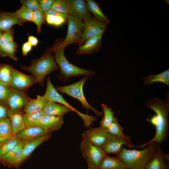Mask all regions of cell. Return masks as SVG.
Wrapping results in <instances>:
<instances>
[{"label": "cell", "mask_w": 169, "mask_h": 169, "mask_svg": "<svg viewBox=\"0 0 169 169\" xmlns=\"http://www.w3.org/2000/svg\"><path fill=\"white\" fill-rule=\"evenodd\" d=\"M70 6L69 15L84 21L92 17L87 9L86 3L83 0H69Z\"/></svg>", "instance_id": "obj_15"}, {"label": "cell", "mask_w": 169, "mask_h": 169, "mask_svg": "<svg viewBox=\"0 0 169 169\" xmlns=\"http://www.w3.org/2000/svg\"><path fill=\"white\" fill-rule=\"evenodd\" d=\"M87 169H100L98 167L95 166H88Z\"/></svg>", "instance_id": "obj_49"}, {"label": "cell", "mask_w": 169, "mask_h": 169, "mask_svg": "<svg viewBox=\"0 0 169 169\" xmlns=\"http://www.w3.org/2000/svg\"><path fill=\"white\" fill-rule=\"evenodd\" d=\"M16 11L20 18L24 22H32L33 11L22 5Z\"/></svg>", "instance_id": "obj_37"}, {"label": "cell", "mask_w": 169, "mask_h": 169, "mask_svg": "<svg viewBox=\"0 0 169 169\" xmlns=\"http://www.w3.org/2000/svg\"><path fill=\"white\" fill-rule=\"evenodd\" d=\"M14 68L9 64H0V83L8 87L12 79Z\"/></svg>", "instance_id": "obj_27"}, {"label": "cell", "mask_w": 169, "mask_h": 169, "mask_svg": "<svg viewBox=\"0 0 169 169\" xmlns=\"http://www.w3.org/2000/svg\"><path fill=\"white\" fill-rule=\"evenodd\" d=\"M143 81L145 85L160 82L169 86V69H168L157 74L149 75L144 78Z\"/></svg>", "instance_id": "obj_26"}, {"label": "cell", "mask_w": 169, "mask_h": 169, "mask_svg": "<svg viewBox=\"0 0 169 169\" xmlns=\"http://www.w3.org/2000/svg\"><path fill=\"white\" fill-rule=\"evenodd\" d=\"M101 106L103 109V117L100 122V127L106 129L113 122L115 117V113L111 108L103 103Z\"/></svg>", "instance_id": "obj_28"}, {"label": "cell", "mask_w": 169, "mask_h": 169, "mask_svg": "<svg viewBox=\"0 0 169 169\" xmlns=\"http://www.w3.org/2000/svg\"><path fill=\"white\" fill-rule=\"evenodd\" d=\"M66 21L67 32L66 37L63 40L62 46L65 48L68 45L74 43L80 46L84 27L82 20L69 15Z\"/></svg>", "instance_id": "obj_7"}, {"label": "cell", "mask_w": 169, "mask_h": 169, "mask_svg": "<svg viewBox=\"0 0 169 169\" xmlns=\"http://www.w3.org/2000/svg\"><path fill=\"white\" fill-rule=\"evenodd\" d=\"M67 18L61 16H54L46 14V21L50 25L59 26L64 24Z\"/></svg>", "instance_id": "obj_39"}, {"label": "cell", "mask_w": 169, "mask_h": 169, "mask_svg": "<svg viewBox=\"0 0 169 169\" xmlns=\"http://www.w3.org/2000/svg\"><path fill=\"white\" fill-rule=\"evenodd\" d=\"M37 83H38V80L36 78L24 74L14 68L12 79L8 87L25 91Z\"/></svg>", "instance_id": "obj_9"}, {"label": "cell", "mask_w": 169, "mask_h": 169, "mask_svg": "<svg viewBox=\"0 0 169 169\" xmlns=\"http://www.w3.org/2000/svg\"><path fill=\"white\" fill-rule=\"evenodd\" d=\"M14 30L13 28L3 32L0 38L1 47L14 41Z\"/></svg>", "instance_id": "obj_40"}, {"label": "cell", "mask_w": 169, "mask_h": 169, "mask_svg": "<svg viewBox=\"0 0 169 169\" xmlns=\"http://www.w3.org/2000/svg\"><path fill=\"white\" fill-rule=\"evenodd\" d=\"M45 95L49 101L64 105L70 108L73 112H76L82 120L85 127H89L96 120V116L84 114L71 105L54 86H50L47 88Z\"/></svg>", "instance_id": "obj_8"}, {"label": "cell", "mask_w": 169, "mask_h": 169, "mask_svg": "<svg viewBox=\"0 0 169 169\" xmlns=\"http://www.w3.org/2000/svg\"><path fill=\"white\" fill-rule=\"evenodd\" d=\"M63 39H57L52 47L54 53L55 60L60 69L58 77L64 82H67L72 77L84 75L90 78L95 74L91 70L79 68L70 63L66 58L65 48L62 45Z\"/></svg>", "instance_id": "obj_2"}, {"label": "cell", "mask_w": 169, "mask_h": 169, "mask_svg": "<svg viewBox=\"0 0 169 169\" xmlns=\"http://www.w3.org/2000/svg\"><path fill=\"white\" fill-rule=\"evenodd\" d=\"M51 9L69 15L70 6L69 0H55Z\"/></svg>", "instance_id": "obj_34"}, {"label": "cell", "mask_w": 169, "mask_h": 169, "mask_svg": "<svg viewBox=\"0 0 169 169\" xmlns=\"http://www.w3.org/2000/svg\"><path fill=\"white\" fill-rule=\"evenodd\" d=\"M7 136H0V143Z\"/></svg>", "instance_id": "obj_50"}, {"label": "cell", "mask_w": 169, "mask_h": 169, "mask_svg": "<svg viewBox=\"0 0 169 169\" xmlns=\"http://www.w3.org/2000/svg\"><path fill=\"white\" fill-rule=\"evenodd\" d=\"M0 133L2 136L4 137L13 135L12 127L8 118L0 119Z\"/></svg>", "instance_id": "obj_36"}, {"label": "cell", "mask_w": 169, "mask_h": 169, "mask_svg": "<svg viewBox=\"0 0 169 169\" xmlns=\"http://www.w3.org/2000/svg\"><path fill=\"white\" fill-rule=\"evenodd\" d=\"M46 21V14L41 10L33 11L32 22L37 26V32L40 34L41 32V26Z\"/></svg>", "instance_id": "obj_35"}, {"label": "cell", "mask_w": 169, "mask_h": 169, "mask_svg": "<svg viewBox=\"0 0 169 169\" xmlns=\"http://www.w3.org/2000/svg\"><path fill=\"white\" fill-rule=\"evenodd\" d=\"M156 143L148 144L142 150L128 149L123 146L117 157L125 164L127 169H145L146 165L154 154Z\"/></svg>", "instance_id": "obj_3"}, {"label": "cell", "mask_w": 169, "mask_h": 169, "mask_svg": "<svg viewBox=\"0 0 169 169\" xmlns=\"http://www.w3.org/2000/svg\"><path fill=\"white\" fill-rule=\"evenodd\" d=\"M167 98L166 100L163 101L160 99L155 97L149 100L146 103V106L155 113L154 115L147 119L146 120L155 127V134L153 137L148 142L141 145H132L131 147L142 148L153 143L159 144L165 140L168 128L169 96Z\"/></svg>", "instance_id": "obj_1"}, {"label": "cell", "mask_w": 169, "mask_h": 169, "mask_svg": "<svg viewBox=\"0 0 169 169\" xmlns=\"http://www.w3.org/2000/svg\"><path fill=\"white\" fill-rule=\"evenodd\" d=\"M9 108L5 102L0 100V119L8 118Z\"/></svg>", "instance_id": "obj_43"}, {"label": "cell", "mask_w": 169, "mask_h": 169, "mask_svg": "<svg viewBox=\"0 0 169 169\" xmlns=\"http://www.w3.org/2000/svg\"><path fill=\"white\" fill-rule=\"evenodd\" d=\"M24 144L25 143L21 141L18 144L12 148L6 153L0 157V163L3 166L8 167L16 151Z\"/></svg>", "instance_id": "obj_33"}, {"label": "cell", "mask_w": 169, "mask_h": 169, "mask_svg": "<svg viewBox=\"0 0 169 169\" xmlns=\"http://www.w3.org/2000/svg\"><path fill=\"white\" fill-rule=\"evenodd\" d=\"M104 32H102L86 41L79 46L77 50L78 54H93L98 52L101 43L102 38Z\"/></svg>", "instance_id": "obj_18"}, {"label": "cell", "mask_w": 169, "mask_h": 169, "mask_svg": "<svg viewBox=\"0 0 169 169\" xmlns=\"http://www.w3.org/2000/svg\"><path fill=\"white\" fill-rule=\"evenodd\" d=\"M109 135L105 129L100 126L85 131L82 134V138L95 145L102 147L106 142Z\"/></svg>", "instance_id": "obj_12"}, {"label": "cell", "mask_w": 169, "mask_h": 169, "mask_svg": "<svg viewBox=\"0 0 169 169\" xmlns=\"http://www.w3.org/2000/svg\"><path fill=\"white\" fill-rule=\"evenodd\" d=\"M49 100L43 95H38L35 99H30L23 107L25 113L38 112L43 110Z\"/></svg>", "instance_id": "obj_23"}, {"label": "cell", "mask_w": 169, "mask_h": 169, "mask_svg": "<svg viewBox=\"0 0 169 169\" xmlns=\"http://www.w3.org/2000/svg\"><path fill=\"white\" fill-rule=\"evenodd\" d=\"M23 115L21 110H12L9 109L8 116L11 122L13 135L14 136L26 128Z\"/></svg>", "instance_id": "obj_19"}, {"label": "cell", "mask_w": 169, "mask_h": 169, "mask_svg": "<svg viewBox=\"0 0 169 169\" xmlns=\"http://www.w3.org/2000/svg\"><path fill=\"white\" fill-rule=\"evenodd\" d=\"M44 115L43 110L34 113H25L23 117L26 128L38 126L40 121Z\"/></svg>", "instance_id": "obj_29"}, {"label": "cell", "mask_w": 169, "mask_h": 169, "mask_svg": "<svg viewBox=\"0 0 169 169\" xmlns=\"http://www.w3.org/2000/svg\"><path fill=\"white\" fill-rule=\"evenodd\" d=\"M8 88V95L5 102L9 109L12 110H21L30 98L25 91Z\"/></svg>", "instance_id": "obj_11"}, {"label": "cell", "mask_w": 169, "mask_h": 169, "mask_svg": "<svg viewBox=\"0 0 169 169\" xmlns=\"http://www.w3.org/2000/svg\"><path fill=\"white\" fill-rule=\"evenodd\" d=\"M100 169H127L125 164L117 156L105 155L99 166Z\"/></svg>", "instance_id": "obj_24"}, {"label": "cell", "mask_w": 169, "mask_h": 169, "mask_svg": "<svg viewBox=\"0 0 169 169\" xmlns=\"http://www.w3.org/2000/svg\"><path fill=\"white\" fill-rule=\"evenodd\" d=\"M0 136H2L1 135V133H0Z\"/></svg>", "instance_id": "obj_51"}, {"label": "cell", "mask_w": 169, "mask_h": 169, "mask_svg": "<svg viewBox=\"0 0 169 169\" xmlns=\"http://www.w3.org/2000/svg\"><path fill=\"white\" fill-rule=\"evenodd\" d=\"M53 52V48L51 47L40 58L33 60L30 65L21 66L23 70L31 73L33 76L36 78L38 79V83L43 87L44 86L45 77L59 68L55 60L54 56L52 54Z\"/></svg>", "instance_id": "obj_4"}, {"label": "cell", "mask_w": 169, "mask_h": 169, "mask_svg": "<svg viewBox=\"0 0 169 169\" xmlns=\"http://www.w3.org/2000/svg\"><path fill=\"white\" fill-rule=\"evenodd\" d=\"M51 136V133L25 143L22 157L23 163L30 156L34 151L40 144L48 141Z\"/></svg>", "instance_id": "obj_21"}, {"label": "cell", "mask_w": 169, "mask_h": 169, "mask_svg": "<svg viewBox=\"0 0 169 169\" xmlns=\"http://www.w3.org/2000/svg\"><path fill=\"white\" fill-rule=\"evenodd\" d=\"M81 45L86 41L104 32L107 25L97 21L93 17L84 21Z\"/></svg>", "instance_id": "obj_10"}, {"label": "cell", "mask_w": 169, "mask_h": 169, "mask_svg": "<svg viewBox=\"0 0 169 169\" xmlns=\"http://www.w3.org/2000/svg\"><path fill=\"white\" fill-rule=\"evenodd\" d=\"M28 42L33 46L36 47L38 43V40L36 37L32 35H29Z\"/></svg>", "instance_id": "obj_47"}, {"label": "cell", "mask_w": 169, "mask_h": 169, "mask_svg": "<svg viewBox=\"0 0 169 169\" xmlns=\"http://www.w3.org/2000/svg\"><path fill=\"white\" fill-rule=\"evenodd\" d=\"M3 33V32L0 31V38ZM6 56L3 53L1 49V47L0 46V57H5Z\"/></svg>", "instance_id": "obj_48"}, {"label": "cell", "mask_w": 169, "mask_h": 169, "mask_svg": "<svg viewBox=\"0 0 169 169\" xmlns=\"http://www.w3.org/2000/svg\"><path fill=\"white\" fill-rule=\"evenodd\" d=\"M49 133H50L38 126L26 127L16 133L14 136L25 143Z\"/></svg>", "instance_id": "obj_16"}, {"label": "cell", "mask_w": 169, "mask_h": 169, "mask_svg": "<svg viewBox=\"0 0 169 169\" xmlns=\"http://www.w3.org/2000/svg\"><path fill=\"white\" fill-rule=\"evenodd\" d=\"M32 46L27 41L23 44L22 47V52L23 56H27L31 51Z\"/></svg>", "instance_id": "obj_45"}, {"label": "cell", "mask_w": 169, "mask_h": 169, "mask_svg": "<svg viewBox=\"0 0 169 169\" xmlns=\"http://www.w3.org/2000/svg\"><path fill=\"white\" fill-rule=\"evenodd\" d=\"M24 145L20 147L15 153L8 166L9 168H18L23 163L22 157Z\"/></svg>", "instance_id": "obj_38"}, {"label": "cell", "mask_w": 169, "mask_h": 169, "mask_svg": "<svg viewBox=\"0 0 169 169\" xmlns=\"http://www.w3.org/2000/svg\"><path fill=\"white\" fill-rule=\"evenodd\" d=\"M18 45L14 41L2 46L1 47L2 51L6 56L14 60L17 61L18 59L15 54L17 52Z\"/></svg>", "instance_id": "obj_32"}, {"label": "cell", "mask_w": 169, "mask_h": 169, "mask_svg": "<svg viewBox=\"0 0 169 169\" xmlns=\"http://www.w3.org/2000/svg\"><path fill=\"white\" fill-rule=\"evenodd\" d=\"M17 11L14 12H0V31L3 32L15 25L23 26L25 24Z\"/></svg>", "instance_id": "obj_14"}, {"label": "cell", "mask_w": 169, "mask_h": 169, "mask_svg": "<svg viewBox=\"0 0 169 169\" xmlns=\"http://www.w3.org/2000/svg\"><path fill=\"white\" fill-rule=\"evenodd\" d=\"M45 13L46 15H49L54 16H61L66 18H68L69 16V15L67 14L59 13L52 9L46 12Z\"/></svg>", "instance_id": "obj_46"}, {"label": "cell", "mask_w": 169, "mask_h": 169, "mask_svg": "<svg viewBox=\"0 0 169 169\" xmlns=\"http://www.w3.org/2000/svg\"><path fill=\"white\" fill-rule=\"evenodd\" d=\"M86 5L88 11L93 13L94 18L105 24L109 23V20L104 15L97 3L92 0H87Z\"/></svg>", "instance_id": "obj_25"}, {"label": "cell", "mask_w": 169, "mask_h": 169, "mask_svg": "<svg viewBox=\"0 0 169 169\" xmlns=\"http://www.w3.org/2000/svg\"><path fill=\"white\" fill-rule=\"evenodd\" d=\"M124 145L129 147L132 144L131 141L109 134L107 140L102 148L107 155L113 154L117 155L121 151Z\"/></svg>", "instance_id": "obj_13"}, {"label": "cell", "mask_w": 169, "mask_h": 169, "mask_svg": "<svg viewBox=\"0 0 169 169\" xmlns=\"http://www.w3.org/2000/svg\"><path fill=\"white\" fill-rule=\"evenodd\" d=\"M105 130L110 134L131 141L130 137L125 135L123 133V128L120 125L118 119L116 117L113 122Z\"/></svg>", "instance_id": "obj_30"}, {"label": "cell", "mask_w": 169, "mask_h": 169, "mask_svg": "<svg viewBox=\"0 0 169 169\" xmlns=\"http://www.w3.org/2000/svg\"><path fill=\"white\" fill-rule=\"evenodd\" d=\"M64 123L63 116L44 115L38 126L50 133L60 129Z\"/></svg>", "instance_id": "obj_17"}, {"label": "cell", "mask_w": 169, "mask_h": 169, "mask_svg": "<svg viewBox=\"0 0 169 169\" xmlns=\"http://www.w3.org/2000/svg\"><path fill=\"white\" fill-rule=\"evenodd\" d=\"M21 141L13 135L6 137L0 143V157Z\"/></svg>", "instance_id": "obj_31"}, {"label": "cell", "mask_w": 169, "mask_h": 169, "mask_svg": "<svg viewBox=\"0 0 169 169\" xmlns=\"http://www.w3.org/2000/svg\"><path fill=\"white\" fill-rule=\"evenodd\" d=\"M89 77L84 76L80 80L73 84L67 85L56 86V89L62 93L65 94L78 100L83 107L88 111L91 110L98 116H101L103 113L94 108L88 103L84 96L83 86Z\"/></svg>", "instance_id": "obj_5"}, {"label": "cell", "mask_w": 169, "mask_h": 169, "mask_svg": "<svg viewBox=\"0 0 169 169\" xmlns=\"http://www.w3.org/2000/svg\"><path fill=\"white\" fill-rule=\"evenodd\" d=\"M166 156L162 152L159 146H157L154 154L146 165L145 169H168L164 161Z\"/></svg>", "instance_id": "obj_20"}, {"label": "cell", "mask_w": 169, "mask_h": 169, "mask_svg": "<svg viewBox=\"0 0 169 169\" xmlns=\"http://www.w3.org/2000/svg\"><path fill=\"white\" fill-rule=\"evenodd\" d=\"M43 111L44 115L63 116L69 112H73L69 107L62 104L48 101Z\"/></svg>", "instance_id": "obj_22"}, {"label": "cell", "mask_w": 169, "mask_h": 169, "mask_svg": "<svg viewBox=\"0 0 169 169\" xmlns=\"http://www.w3.org/2000/svg\"><path fill=\"white\" fill-rule=\"evenodd\" d=\"M80 149L88 166L98 167L105 156L107 155L103 149L82 138Z\"/></svg>", "instance_id": "obj_6"}, {"label": "cell", "mask_w": 169, "mask_h": 169, "mask_svg": "<svg viewBox=\"0 0 169 169\" xmlns=\"http://www.w3.org/2000/svg\"><path fill=\"white\" fill-rule=\"evenodd\" d=\"M8 87L0 83V100L6 102L8 95Z\"/></svg>", "instance_id": "obj_44"}, {"label": "cell", "mask_w": 169, "mask_h": 169, "mask_svg": "<svg viewBox=\"0 0 169 169\" xmlns=\"http://www.w3.org/2000/svg\"><path fill=\"white\" fill-rule=\"evenodd\" d=\"M20 2L22 6L25 7L33 11L41 10L37 0H23L21 1Z\"/></svg>", "instance_id": "obj_41"}, {"label": "cell", "mask_w": 169, "mask_h": 169, "mask_svg": "<svg viewBox=\"0 0 169 169\" xmlns=\"http://www.w3.org/2000/svg\"><path fill=\"white\" fill-rule=\"evenodd\" d=\"M37 1L41 10L45 13L51 9L52 6L55 0H39Z\"/></svg>", "instance_id": "obj_42"}]
</instances>
